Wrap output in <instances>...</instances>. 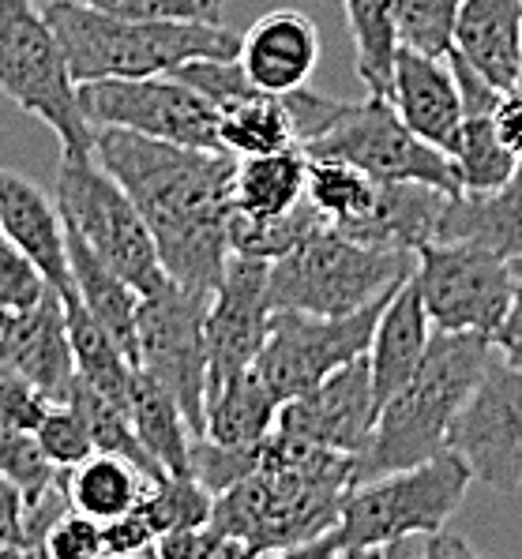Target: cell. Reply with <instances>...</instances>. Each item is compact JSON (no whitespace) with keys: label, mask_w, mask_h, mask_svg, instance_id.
Listing matches in <instances>:
<instances>
[{"label":"cell","mask_w":522,"mask_h":559,"mask_svg":"<svg viewBox=\"0 0 522 559\" xmlns=\"http://www.w3.org/2000/svg\"><path fill=\"white\" fill-rule=\"evenodd\" d=\"M94 158L140 206L166 278L211 294L229 260L234 154L94 128Z\"/></svg>","instance_id":"obj_1"},{"label":"cell","mask_w":522,"mask_h":559,"mask_svg":"<svg viewBox=\"0 0 522 559\" xmlns=\"http://www.w3.org/2000/svg\"><path fill=\"white\" fill-rule=\"evenodd\" d=\"M354 485V454L271 432L260 447V466L215 496L207 526L237 540L245 556H301L335 530Z\"/></svg>","instance_id":"obj_2"},{"label":"cell","mask_w":522,"mask_h":559,"mask_svg":"<svg viewBox=\"0 0 522 559\" xmlns=\"http://www.w3.org/2000/svg\"><path fill=\"white\" fill-rule=\"evenodd\" d=\"M496 360L489 334L432 331L417 372L376 413L369 447L357 454V480L410 469L448 447V428Z\"/></svg>","instance_id":"obj_3"},{"label":"cell","mask_w":522,"mask_h":559,"mask_svg":"<svg viewBox=\"0 0 522 559\" xmlns=\"http://www.w3.org/2000/svg\"><path fill=\"white\" fill-rule=\"evenodd\" d=\"M41 15L61 41L75 83L166 75L188 60L237 57L241 34L203 20H132L75 0H41Z\"/></svg>","instance_id":"obj_4"},{"label":"cell","mask_w":522,"mask_h":559,"mask_svg":"<svg viewBox=\"0 0 522 559\" xmlns=\"http://www.w3.org/2000/svg\"><path fill=\"white\" fill-rule=\"evenodd\" d=\"M470 480L466 462L448 447L410 469L357 480L342 500L335 530L301 556H376L410 533L443 530L466 500Z\"/></svg>","instance_id":"obj_5"},{"label":"cell","mask_w":522,"mask_h":559,"mask_svg":"<svg viewBox=\"0 0 522 559\" xmlns=\"http://www.w3.org/2000/svg\"><path fill=\"white\" fill-rule=\"evenodd\" d=\"M414 271V252L365 245L339 226H320L268 263V305L316 316H346L388 297Z\"/></svg>","instance_id":"obj_6"},{"label":"cell","mask_w":522,"mask_h":559,"mask_svg":"<svg viewBox=\"0 0 522 559\" xmlns=\"http://www.w3.org/2000/svg\"><path fill=\"white\" fill-rule=\"evenodd\" d=\"M0 91L61 140V154H94L72 68L34 0H0Z\"/></svg>","instance_id":"obj_7"},{"label":"cell","mask_w":522,"mask_h":559,"mask_svg":"<svg viewBox=\"0 0 522 559\" xmlns=\"http://www.w3.org/2000/svg\"><path fill=\"white\" fill-rule=\"evenodd\" d=\"M54 200L68 226L91 245V252L114 266L140 297L166 282L140 206L94 154H61Z\"/></svg>","instance_id":"obj_8"},{"label":"cell","mask_w":522,"mask_h":559,"mask_svg":"<svg viewBox=\"0 0 522 559\" xmlns=\"http://www.w3.org/2000/svg\"><path fill=\"white\" fill-rule=\"evenodd\" d=\"M301 151L308 158L349 162L372 180H410V185H429L451 195L462 192L455 162L425 140H417L383 94L342 102L335 117Z\"/></svg>","instance_id":"obj_9"},{"label":"cell","mask_w":522,"mask_h":559,"mask_svg":"<svg viewBox=\"0 0 522 559\" xmlns=\"http://www.w3.org/2000/svg\"><path fill=\"white\" fill-rule=\"evenodd\" d=\"M207 300L203 289L162 282L135 308V368L158 380L181 406L192 436H203L207 399Z\"/></svg>","instance_id":"obj_10"},{"label":"cell","mask_w":522,"mask_h":559,"mask_svg":"<svg viewBox=\"0 0 522 559\" xmlns=\"http://www.w3.org/2000/svg\"><path fill=\"white\" fill-rule=\"evenodd\" d=\"M410 278L432 331L493 334L515 294L511 263L470 240H425Z\"/></svg>","instance_id":"obj_11"},{"label":"cell","mask_w":522,"mask_h":559,"mask_svg":"<svg viewBox=\"0 0 522 559\" xmlns=\"http://www.w3.org/2000/svg\"><path fill=\"white\" fill-rule=\"evenodd\" d=\"M395 294V289H391ZM388 294V297H391ZM388 297L346 316H316L297 308H275L268 320V338L256 357V368L275 391L278 402L308 391L342 365L369 354L372 326L380 320Z\"/></svg>","instance_id":"obj_12"},{"label":"cell","mask_w":522,"mask_h":559,"mask_svg":"<svg viewBox=\"0 0 522 559\" xmlns=\"http://www.w3.org/2000/svg\"><path fill=\"white\" fill-rule=\"evenodd\" d=\"M80 109L94 128H124L151 140L181 147L222 151L218 109L177 75H140V80H91L75 83Z\"/></svg>","instance_id":"obj_13"},{"label":"cell","mask_w":522,"mask_h":559,"mask_svg":"<svg viewBox=\"0 0 522 559\" xmlns=\"http://www.w3.org/2000/svg\"><path fill=\"white\" fill-rule=\"evenodd\" d=\"M448 451L493 492H522V368L489 365L448 428Z\"/></svg>","instance_id":"obj_14"},{"label":"cell","mask_w":522,"mask_h":559,"mask_svg":"<svg viewBox=\"0 0 522 559\" xmlns=\"http://www.w3.org/2000/svg\"><path fill=\"white\" fill-rule=\"evenodd\" d=\"M268 260L229 252L226 271L207 300V394L256 365L268 338ZM207 406V399H203Z\"/></svg>","instance_id":"obj_15"},{"label":"cell","mask_w":522,"mask_h":559,"mask_svg":"<svg viewBox=\"0 0 522 559\" xmlns=\"http://www.w3.org/2000/svg\"><path fill=\"white\" fill-rule=\"evenodd\" d=\"M376 413H380V402H376L369 357H357L331 372L328 380L282 402L275 432L357 459L369 447Z\"/></svg>","instance_id":"obj_16"},{"label":"cell","mask_w":522,"mask_h":559,"mask_svg":"<svg viewBox=\"0 0 522 559\" xmlns=\"http://www.w3.org/2000/svg\"><path fill=\"white\" fill-rule=\"evenodd\" d=\"M0 342H4L8 368L20 372L46 394L49 402H64L75 383V357L68 338L64 300L57 289H46V297L31 308L8 312L0 320Z\"/></svg>","instance_id":"obj_17"},{"label":"cell","mask_w":522,"mask_h":559,"mask_svg":"<svg viewBox=\"0 0 522 559\" xmlns=\"http://www.w3.org/2000/svg\"><path fill=\"white\" fill-rule=\"evenodd\" d=\"M388 102L417 140L451 158L462 132V98L448 57H429L399 46L395 64H391Z\"/></svg>","instance_id":"obj_18"},{"label":"cell","mask_w":522,"mask_h":559,"mask_svg":"<svg viewBox=\"0 0 522 559\" xmlns=\"http://www.w3.org/2000/svg\"><path fill=\"white\" fill-rule=\"evenodd\" d=\"M0 234L38 266L41 278L49 282V289L61 294V300L75 297L61 206L20 169H0Z\"/></svg>","instance_id":"obj_19"},{"label":"cell","mask_w":522,"mask_h":559,"mask_svg":"<svg viewBox=\"0 0 522 559\" xmlns=\"http://www.w3.org/2000/svg\"><path fill=\"white\" fill-rule=\"evenodd\" d=\"M237 64L260 91H297L312 80L316 64H320V31L305 12H294V8L268 12L248 27V34H241Z\"/></svg>","instance_id":"obj_20"},{"label":"cell","mask_w":522,"mask_h":559,"mask_svg":"<svg viewBox=\"0 0 522 559\" xmlns=\"http://www.w3.org/2000/svg\"><path fill=\"white\" fill-rule=\"evenodd\" d=\"M432 240H470L496 252L500 260H519L522 255V162L515 174L500 188L485 192H462L448 195Z\"/></svg>","instance_id":"obj_21"},{"label":"cell","mask_w":522,"mask_h":559,"mask_svg":"<svg viewBox=\"0 0 522 559\" xmlns=\"http://www.w3.org/2000/svg\"><path fill=\"white\" fill-rule=\"evenodd\" d=\"M429 338H432V323H429V312H425L414 278L399 282L395 294L383 305L380 320L372 326L369 354H365L369 357V372H372L376 402H380V406L417 372L425 349H429Z\"/></svg>","instance_id":"obj_22"},{"label":"cell","mask_w":522,"mask_h":559,"mask_svg":"<svg viewBox=\"0 0 522 559\" xmlns=\"http://www.w3.org/2000/svg\"><path fill=\"white\" fill-rule=\"evenodd\" d=\"M451 49L500 91H511L522 57V0H462Z\"/></svg>","instance_id":"obj_23"},{"label":"cell","mask_w":522,"mask_h":559,"mask_svg":"<svg viewBox=\"0 0 522 559\" xmlns=\"http://www.w3.org/2000/svg\"><path fill=\"white\" fill-rule=\"evenodd\" d=\"M451 192L429 185H410V180H380V195L369 218H361L357 226H346L342 234L365 240V245L395 248V252H414L425 240L436 237L440 226L443 203Z\"/></svg>","instance_id":"obj_24"},{"label":"cell","mask_w":522,"mask_h":559,"mask_svg":"<svg viewBox=\"0 0 522 559\" xmlns=\"http://www.w3.org/2000/svg\"><path fill=\"white\" fill-rule=\"evenodd\" d=\"M282 402L268 380L260 376V368H245L241 376L226 380L215 394H207L203 406V440L229 447V451H248L256 454L268 436L275 432Z\"/></svg>","instance_id":"obj_25"},{"label":"cell","mask_w":522,"mask_h":559,"mask_svg":"<svg viewBox=\"0 0 522 559\" xmlns=\"http://www.w3.org/2000/svg\"><path fill=\"white\" fill-rule=\"evenodd\" d=\"M64 240H68V271H72V289L80 297V305L114 334V342L132 357L135 365V308H140V294L114 271L109 263H102L91 252V245L75 234L64 222Z\"/></svg>","instance_id":"obj_26"},{"label":"cell","mask_w":522,"mask_h":559,"mask_svg":"<svg viewBox=\"0 0 522 559\" xmlns=\"http://www.w3.org/2000/svg\"><path fill=\"white\" fill-rule=\"evenodd\" d=\"M308 154L301 147H286L275 154H252L234 162V214L241 218H278L305 200Z\"/></svg>","instance_id":"obj_27"},{"label":"cell","mask_w":522,"mask_h":559,"mask_svg":"<svg viewBox=\"0 0 522 559\" xmlns=\"http://www.w3.org/2000/svg\"><path fill=\"white\" fill-rule=\"evenodd\" d=\"M158 477L143 473L135 462H128L124 454H109V451H94L87 462L64 469V492L68 507L80 514H87L94 522H114L121 514L132 511L143 500L147 485Z\"/></svg>","instance_id":"obj_28"},{"label":"cell","mask_w":522,"mask_h":559,"mask_svg":"<svg viewBox=\"0 0 522 559\" xmlns=\"http://www.w3.org/2000/svg\"><path fill=\"white\" fill-rule=\"evenodd\" d=\"M128 417L147 447V454L166 473H188V454H192V428H188L177 399L158 380H151L143 368H132L128 383Z\"/></svg>","instance_id":"obj_29"},{"label":"cell","mask_w":522,"mask_h":559,"mask_svg":"<svg viewBox=\"0 0 522 559\" xmlns=\"http://www.w3.org/2000/svg\"><path fill=\"white\" fill-rule=\"evenodd\" d=\"M286 94L256 91L237 102V106L218 109L222 151H229L234 158H252V154H275L286 147H301V143H297L294 117H289Z\"/></svg>","instance_id":"obj_30"},{"label":"cell","mask_w":522,"mask_h":559,"mask_svg":"<svg viewBox=\"0 0 522 559\" xmlns=\"http://www.w3.org/2000/svg\"><path fill=\"white\" fill-rule=\"evenodd\" d=\"M346 31L354 41L357 75L365 80L369 94L388 98L391 64H395L399 34H395V0H342Z\"/></svg>","instance_id":"obj_31"},{"label":"cell","mask_w":522,"mask_h":559,"mask_svg":"<svg viewBox=\"0 0 522 559\" xmlns=\"http://www.w3.org/2000/svg\"><path fill=\"white\" fill-rule=\"evenodd\" d=\"M380 195V180L361 174L349 162L335 158H308V180H305V200L323 214V222L346 229L369 218Z\"/></svg>","instance_id":"obj_32"},{"label":"cell","mask_w":522,"mask_h":559,"mask_svg":"<svg viewBox=\"0 0 522 559\" xmlns=\"http://www.w3.org/2000/svg\"><path fill=\"white\" fill-rule=\"evenodd\" d=\"M451 162H455L459 185L470 188V192L500 188L519 166V162L511 158V151L496 140L493 114L462 117V132H459L455 151H451Z\"/></svg>","instance_id":"obj_33"},{"label":"cell","mask_w":522,"mask_h":559,"mask_svg":"<svg viewBox=\"0 0 522 559\" xmlns=\"http://www.w3.org/2000/svg\"><path fill=\"white\" fill-rule=\"evenodd\" d=\"M211 507H215V496H211L192 473H166V477L151 480L140 500V511L147 514V522L158 537L174 530L207 526Z\"/></svg>","instance_id":"obj_34"},{"label":"cell","mask_w":522,"mask_h":559,"mask_svg":"<svg viewBox=\"0 0 522 559\" xmlns=\"http://www.w3.org/2000/svg\"><path fill=\"white\" fill-rule=\"evenodd\" d=\"M462 0H395V34L399 46L417 53L448 57L455 46V20Z\"/></svg>","instance_id":"obj_35"},{"label":"cell","mask_w":522,"mask_h":559,"mask_svg":"<svg viewBox=\"0 0 522 559\" xmlns=\"http://www.w3.org/2000/svg\"><path fill=\"white\" fill-rule=\"evenodd\" d=\"M0 473L20 488L23 503H31L34 496H41L49 485H54L61 469H54L46 462V454H41L34 432L0 417Z\"/></svg>","instance_id":"obj_36"},{"label":"cell","mask_w":522,"mask_h":559,"mask_svg":"<svg viewBox=\"0 0 522 559\" xmlns=\"http://www.w3.org/2000/svg\"><path fill=\"white\" fill-rule=\"evenodd\" d=\"M34 440H38L41 454H46V462L54 469H72L94 454L87 417L72 402H54L46 409V417L38 420V428H34Z\"/></svg>","instance_id":"obj_37"},{"label":"cell","mask_w":522,"mask_h":559,"mask_svg":"<svg viewBox=\"0 0 522 559\" xmlns=\"http://www.w3.org/2000/svg\"><path fill=\"white\" fill-rule=\"evenodd\" d=\"M46 289H49V282L41 278L38 266L0 234V320H4L8 312L31 308L34 300L46 297Z\"/></svg>","instance_id":"obj_38"},{"label":"cell","mask_w":522,"mask_h":559,"mask_svg":"<svg viewBox=\"0 0 522 559\" xmlns=\"http://www.w3.org/2000/svg\"><path fill=\"white\" fill-rule=\"evenodd\" d=\"M98 12L132 15V20H203L222 23L226 0H75Z\"/></svg>","instance_id":"obj_39"},{"label":"cell","mask_w":522,"mask_h":559,"mask_svg":"<svg viewBox=\"0 0 522 559\" xmlns=\"http://www.w3.org/2000/svg\"><path fill=\"white\" fill-rule=\"evenodd\" d=\"M41 556L49 559H98L106 556V537H102V522L87 519L80 511H68L49 526L41 540Z\"/></svg>","instance_id":"obj_40"},{"label":"cell","mask_w":522,"mask_h":559,"mask_svg":"<svg viewBox=\"0 0 522 559\" xmlns=\"http://www.w3.org/2000/svg\"><path fill=\"white\" fill-rule=\"evenodd\" d=\"M49 406H54V402H49L31 380H23L20 372H12V368L0 372V417L4 420H12V425L34 432Z\"/></svg>","instance_id":"obj_41"},{"label":"cell","mask_w":522,"mask_h":559,"mask_svg":"<svg viewBox=\"0 0 522 559\" xmlns=\"http://www.w3.org/2000/svg\"><path fill=\"white\" fill-rule=\"evenodd\" d=\"M376 556H383V559H451V556H477V548L443 526V530L410 533V537L391 540V545H383Z\"/></svg>","instance_id":"obj_42"},{"label":"cell","mask_w":522,"mask_h":559,"mask_svg":"<svg viewBox=\"0 0 522 559\" xmlns=\"http://www.w3.org/2000/svg\"><path fill=\"white\" fill-rule=\"evenodd\" d=\"M102 537H106V556H154V540L158 533L147 522V514L140 511V503L132 507L121 519L106 522L102 526Z\"/></svg>","instance_id":"obj_43"},{"label":"cell","mask_w":522,"mask_h":559,"mask_svg":"<svg viewBox=\"0 0 522 559\" xmlns=\"http://www.w3.org/2000/svg\"><path fill=\"white\" fill-rule=\"evenodd\" d=\"M0 556H31L23 533V496L4 473H0Z\"/></svg>","instance_id":"obj_44"},{"label":"cell","mask_w":522,"mask_h":559,"mask_svg":"<svg viewBox=\"0 0 522 559\" xmlns=\"http://www.w3.org/2000/svg\"><path fill=\"white\" fill-rule=\"evenodd\" d=\"M496 357L511 368H522V278H515V294H511V305L503 312V320L496 323V331L489 334Z\"/></svg>","instance_id":"obj_45"},{"label":"cell","mask_w":522,"mask_h":559,"mask_svg":"<svg viewBox=\"0 0 522 559\" xmlns=\"http://www.w3.org/2000/svg\"><path fill=\"white\" fill-rule=\"evenodd\" d=\"M496 140L511 151V158L522 162V91H503L493 109Z\"/></svg>","instance_id":"obj_46"},{"label":"cell","mask_w":522,"mask_h":559,"mask_svg":"<svg viewBox=\"0 0 522 559\" xmlns=\"http://www.w3.org/2000/svg\"><path fill=\"white\" fill-rule=\"evenodd\" d=\"M511 274H515V278H522V255H519V260H511Z\"/></svg>","instance_id":"obj_47"},{"label":"cell","mask_w":522,"mask_h":559,"mask_svg":"<svg viewBox=\"0 0 522 559\" xmlns=\"http://www.w3.org/2000/svg\"><path fill=\"white\" fill-rule=\"evenodd\" d=\"M0 372H8V357H4V342H0Z\"/></svg>","instance_id":"obj_48"}]
</instances>
